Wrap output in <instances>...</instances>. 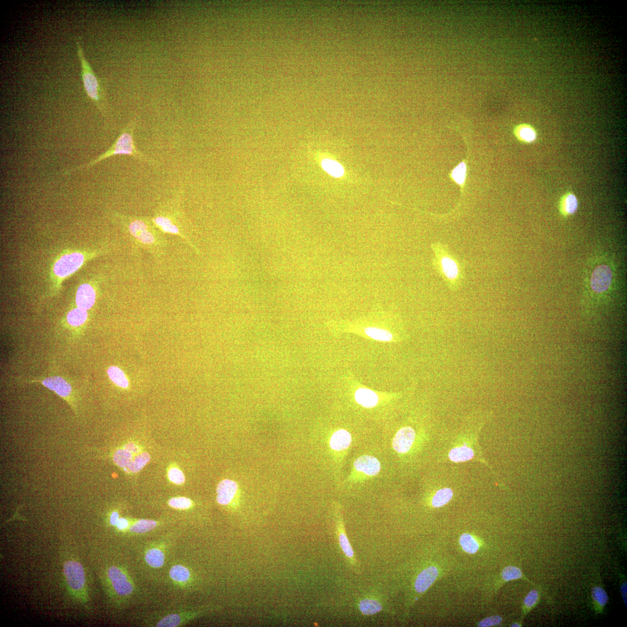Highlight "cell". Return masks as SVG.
<instances>
[{"mask_svg":"<svg viewBox=\"0 0 627 627\" xmlns=\"http://www.w3.org/2000/svg\"><path fill=\"white\" fill-rule=\"evenodd\" d=\"M87 319V312L86 310L77 308L73 309L68 314L67 316V320L68 323L72 326L78 327L82 325L86 322Z\"/></svg>","mask_w":627,"mask_h":627,"instance_id":"cell-30","label":"cell"},{"mask_svg":"<svg viewBox=\"0 0 627 627\" xmlns=\"http://www.w3.org/2000/svg\"><path fill=\"white\" fill-rule=\"evenodd\" d=\"M84 256L80 253L66 254L59 259L55 264L54 271L55 275L60 278H65L76 272L82 266Z\"/></svg>","mask_w":627,"mask_h":627,"instance_id":"cell-5","label":"cell"},{"mask_svg":"<svg viewBox=\"0 0 627 627\" xmlns=\"http://www.w3.org/2000/svg\"><path fill=\"white\" fill-rule=\"evenodd\" d=\"M128 526V523L126 519L121 518L118 521L117 524V528L120 530L126 529Z\"/></svg>","mask_w":627,"mask_h":627,"instance_id":"cell-41","label":"cell"},{"mask_svg":"<svg viewBox=\"0 0 627 627\" xmlns=\"http://www.w3.org/2000/svg\"><path fill=\"white\" fill-rule=\"evenodd\" d=\"M365 333L368 337L378 341L390 342L393 338L390 332L378 327H367L365 329Z\"/></svg>","mask_w":627,"mask_h":627,"instance_id":"cell-24","label":"cell"},{"mask_svg":"<svg viewBox=\"0 0 627 627\" xmlns=\"http://www.w3.org/2000/svg\"><path fill=\"white\" fill-rule=\"evenodd\" d=\"M150 460L148 453L142 451L137 445L128 444L123 449L117 450L114 455V460L117 465L132 473L141 471Z\"/></svg>","mask_w":627,"mask_h":627,"instance_id":"cell-4","label":"cell"},{"mask_svg":"<svg viewBox=\"0 0 627 627\" xmlns=\"http://www.w3.org/2000/svg\"><path fill=\"white\" fill-rule=\"evenodd\" d=\"M145 560L147 564L154 568L161 567L165 563V556L160 549H152L147 552Z\"/></svg>","mask_w":627,"mask_h":627,"instance_id":"cell-27","label":"cell"},{"mask_svg":"<svg viewBox=\"0 0 627 627\" xmlns=\"http://www.w3.org/2000/svg\"><path fill=\"white\" fill-rule=\"evenodd\" d=\"M467 162L466 161L461 162L456 167L452 169L450 173L449 177L453 182L460 186L462 189V193L466 182L467 178Z\"/></svg>","mask_w":627,"mask_h":627,"instance_id":"cell-20","label":"cell"},{"mask_svg":"<svg viewBox=\"0 0 627 627\" xmlns=\"http://www.w3.org/2000/svg\"><path fill=\"white\" fill-rule=\"evenodd\" d=\"M352 440L351 434L349 431L344 429L338 430L331 437L330 447L335 451H342L349 447Z\"/></svg>","mask_w":627,"mask_h":627,"instance_id":"cell-18","label":"cell"},{"mask_svg":"<svg viewBox=\"0 0 627 627\" xmlns=\"http://www.w3.org/2000/svg\"><path fill=\"white\" fill-rule=\"evenodd\" d=\"M322 167L325 172L334 178H341L345 174V170L342 165L331 159H324L322 162Z\"/></svg>","mask_w":627,"mask_h":627,"instance_id":"cell-22","label":"cell"},{"mask_svg":"<svg viewBox=\"0 0 627 627\" xmlns=\"http://www.w3.org/2000/svg\"><path fill=\"white\" fill-rule=\"evenodd\" d=\"M128 230L131 234L144 244H152L155 238L147 221L132 219L129 221Z\"/></svg>","mask_w":627,"mask_h":627,"instance_id":"cell-8","label":"cell"},{"mask_svg":"<svg viewBox=\"0 0 627 627\" xmlns=\"http://www.w3.org/2000/svg\"><path fill=\"white\" fill-rule=\"evenodd\" d=\"M613 272L606 264L599 265L593 271L590 285L593 292L602 293L606 292L611 286Z\"/></svg>","mask_w":627,"mask_h":627,"instance_id":"cell-6","label":"cell"},{"mask_svg":"<svg viewBox=\"0 0 627 627\" xmlns=\"http://www.w3.org/2000/svg\"><path fill=\"white\" fill-rule=\"evenodd\" d=\"M356 471L365 475L374 477L381 471V463L374 456L363 455L357 459L354 463Z\"/></svg>","mask_w":627,"mask_h":627,"instance_id":"cell-11","label":"cell"},{"mask_svg":"<svg viewBox=\"0 0 627 627\" xmlns=\"http://www.w3.org/2000/svg\"><path fill=\"white\" fill-rule=\"evenodd\" d=\"M503 621V618L499 615H493L483 619L479 623L478 626L481 627L493 626L499 625Z\"/></svg>","mask_w":627,"mask_h":627,"instance_id":"cell-40","label":"cell"},{"mask_svg":"<svg viewBox=\"0 0 627 627\" xmlns=\"http://www.w3.org/2000/svg\"><path fill=\"white\" fill-rule=\"evenodd\" d=\"M453 497V492L451 489L444 488L439 490L434 496L431 504L434 508H440L449 503Z\"/></svg>","mask_w":627,"mask_h":627,"instance_id":"cell-25","label":"cell"},{"mask_svg":"<svg viewBox=\"0 0 627 627\" xmlns=\"http://www.w3.org/2000/svg\"><path fill=\"white\" fill-rule=\"evenodd\" d=\"M339 540L341 547L345 553V555L352 560H355V554H354L353 549L349 543L345 532L340 533L339 536Z\"/></svg>","mask_w":627,"mask_h":627,"instance_id":"cell-34","label":"cell"},{"mask_svg":"<svg viewBox=\"0 0 627 627\" xmlns=\"http://www.w3.org/2000/svg\"><path fill=\"white\" fill-rule=\"evenodd\" d=\"M513 133L520 142L531 144L536 142L538 133L533 125L527 123L516 125L513 130Z\"/></svg>","mask_w":627,"mask_h":627,"instance_id":"cell-14","label":"cell"},{"mask_svg":"<svg viewBox=\"0 0 627 627\" xmlns=\"http://www.w3.org/2000/svg\"><path fill=\"white\" fill-rule=\"evenodd\" d=\"M95 300V292L93 287L83 284L77 290L76 301L78 308L87 310L93 307Z\"/></svg>","mask_w":627,"mask_h":627,"instance_id":"cell-13","label":"cell"},{"mask_svg":"<svg viewBox=\"0 0 627 627\" xmlns=\"http://www.w3.org/2000/svg\"><path fill=\"white\" fill-rule=\"evenodd\" d=\"M431 249L434 254L432 265L434 270L451 292H458L466 281L465 261L461 260L451 252L447 245L440 242L433 243Z\"/></svg>","mask_w":627,"mask_h":627,"instance_id":"cell-1","label":"cell"},{"mask_svg":"<svg viewBox=\"0 0 627 627\" xmlns=\"http://www.w3.org/2000/svg\"><path fill=\"white\" fill-rule=\"evenodd\" d=\"M502 577L505 581H509L523 577L522 571L518 567L508 566L505 567L502 573Z\"/></svg>","mask_w":627,"mask_h":627,"instance_id":"cell-33","label":"cell"},{"mask_svg":"<svg viewBox=\"0 0 627 627\" xmlns=\"http://www.w3.org/2000/svg\"><path fill=\"white\" fill-rule=\"evenodd\" d=\"M474 452L472 448L463 446V447L453 448L449 453V458L453 462H463L469 460L474 458Z\"/></svg>","mask_w":627,"mask_h":627,"instance_id":"cell-21","label":"cell"},{"mask_svg":"<svg viewBox=\"0 0 627 627\" xmlns=\"http://www.w3.org/2000/svg\"><path fill=\"white\" fill-rule=\"evenodd\" d=\"M157 526L156 522L150 520H140L135 523L130 528L131 532L136 533H145L152 530Z\"/></svg>","mask_w":627,"mask_h":627,"instance_id":"cell-31","label":"cell"},{"mask_svg":"<svg viewBox=\"0 0 627 627\" xmlns=\"http://www.w3.org/2000/svg\"><path fill=\"white\" fill-rule=\"evenodd\" d=\"M152 222L156 226L166 233L172 234H179L180 232V228L178 226H176L172 221H170L167 217L161 215H157L152 219Z\"/></svg>","mask_w":627,"mask_h":627,"instance_id":"cell-23","label":"cell"},{"mask_svg":"<svg viewBox=\"0 0 627 627\" xmlns=\"http://www.w3.org/2000/svg\"><path fill=\"white\" fill-rule=\"evenodd\" d=\"M77 57L79 58L81 65V75H82L83 83L85 91L94 105L97 107L102 116L106 119H109V109L108 101L106 99V90L104 85L96 75L93 68L86 57H85L83 46L79 41L76 42Z\"/></svg>","mask_w":627,"mask_h":627,"instance_id":"cell-3","label":"cell"},{"mask_svg":"<svg viewBox=\"0 0 627 627\" xmlns=\"http://www.w3.org/2000/svg\"><path fill=\"white\" fill-rule=\"evenodd\" d=\"M438 571L436 567L426 568L420 573L415 581V587L418 593L425 592L432 584L438 576Z\"/></svg>","mask_w":627,"mask_h":627,"instance_id":"cell-15","label":"cell"},{"mask_svg":"<svg viewBox=\"0 0 627 627\" xmlns=\"http://www.w3.org/2000/svg\"><path fill=\"white\" fill-rule=\"evenodd\" d=\"M168 477L175 484L180 485L185 482L186 478L182 471L177 467H172L168 472Z\"/></svg>","mask_w":627,"mask_h":627,"instance_id":"cell-37","label":"cell"},{"mask_svg":"<svg viewBox=\"0 0 627 627\" xmlns=\"http://www.w3.org/2000/svg\"><path fill=\"white\" fill-rule=\"evenodd\" d=\"M137 121V118L136 117H134L133 119L130 120V122L127 124L126 126L121 132L120 134L118 136L115 142L104 153L86 164L80 166L78 167L65 170L64 175H69L73 173L87 170L94 167V166L103 160L115 155L131 156L136 159V160L144 162L145 163L152 165L153 167H160L161 164L157 161L145 155L141 151L139 150L137 147L135 145L134 132Z\"/></svg>","mask_w":627,"mask_h":627,"instance_id":"cell-2","label":"cell"},{"mask_svg":"<svg viewBox=\"0 0 627 627\" xmlns=\"http://www.w3.org/2000/svg\"><path fill=\"white\" fill-rule=\"evenodd\" d=\"M108 374L111 381L118 386L126 388L128 386V382L124 372L120 368L116 367H110L108 370Z\"/></svg>","mask_w":627,"mask_h":627,"instance_id":"cell-29","label":"cell"},{"mask_svg":"<svg viewBox=\"0 0 627 627\" xmlns=\"http://www.w3.org/2000/svg\"><path fill=\"white\" fill-rule=\"evenodd\" d=\"M108 575L117 594L126 596L131 594L133 591V586L128 580L126 575L119 568L115 566L110 567L108 571Z\"/></svg>","mask_w":627,"mask_h":627,"instance_id":"cell-9","label":"cell"},{"mask_svg":"<svg viewBox=\"0 0 627 627\" xmlns=\"http://www.w3.org/2000/svg\"><path fill=\"white\" fill-rule=\"evenodd\" d=\"M359 608L361 613L367 615H373L382 609L381 604L377 600L369 599L361 600Z\"/></svg>","mask_w":627,"mask_h":627,"instance_id":"cell-26","label":"cell"},{"mask_svg":"<svg viewBox=\"0 0 627 627\" xmlns=\"http://www.w3.org/2000/svg\"><path fill=\"white\" fill-rule=\"evenodd\" d=\"M511 626H520V625H519V624H518V623H515V624H513Z\"/></svg>","mask_w":627,"mask_h":627,"instance_id":"cell-44","label":"cell"},{"mask_svg":"<svg viewBox=\"0 0 627 627\" xmlns=\"http://www.w3.org/2000/svg\"><path fill=\"white\" fill-rule=\"evenodd\" d=\"M459 543L463 551L468 554H474L478 551L479 545L475 538L467 533L461 535Z\"/></svg>","mask_w":627,"mask_h":627,"instance_id":"cell-28","label":"cell"},{"mask_svg":"<svg viewBox=\"0 0 627 627\" xmlns=\"http://www.w3.org/2000/svg\"><path fill=\"white\" fill-rule=\"evenodd\" d=\"M626 589H627L626 583V582H624V583H623L621 586V595L622 596L623 600H624V602L626 606Z\"/></svg>","mask_w":627,"mask_h":627,"instance_id":"cell-43","label":"cell"},{"mask_svg":"<svg viewBox=\"0 0 627 627\" xmlns=\"http://www.w3.org/2000/svg\"><path fill=\"white\" fill-rule=\"evenodd\" d=\"M170 575L173 580L182 582L188 581L190 577L189 570L181 565L173 566L170 571Z\"/></svg>","mask_w":627,"mask_h":627,"instance_id":"cell-32","label":"cell"},{"mask_svg":"<svg viewBox=\"0 0 627 627\" xmlns=\"http://www.w3.org/2000/svg\"><path fill=\"white\" fill-rule=\"evenodd\" d=\"M180 617L178 615L172 614L165 617L157 624V626H176L180 624Z\"/></svg>","mask_w":627,"mask_h":627,"instance_id":"cell-38","label":"cell"},{"mask_svg":"<svg viewBox=\"0 0 627 627\" xmlns=\"http://www.w3.org/2000/svg\"><path fill=\"white\" fill-rule=\"evenodd\" d=\"M41 382L44 386L54 391L62 397H67L71 393V385L65 379L58 376L44 379Z\"/></svg>","mask_w":627,"mask_h":627,"instance_id":"cell-16","label":"cell"},{"mask_svg":"<svg viewBox=\"0 0 627 627\" xmlns=\"http://www.w3.org/2000/svg\"><path fill=\"white\" fill-rule=\"evenodd\" d=\"M578 208V199L573 192H567L560 199L559 208L563 216L566 217L574 215Z\"/></svg>","mask_w":627,"mask_h":627,"instance_id":"cell-17","label":"cell"},{"mask_svg":"<svg viewBox=\"0 0 627 627\" xmlns=\"http://www.w3.org/2000/svg\"><path fill=\"white\" fill-rule=\"evenodd\" d=\"M64 574L70 588L75 591H80L83 589L86 577L83 567L80 563L68 561L64 564Z\"/></svg>","mask_w":627,"mask_h":627,"instance_id":"cell-7","label":"cell"},{"mask_svg":"<svg viewBox=\"0 0 627 627\" xmlns=\"http://www.w3.org/2000/svg\"><path fill=\"white\" fill-rule=\"evenodd\" d=\"M170 506L173 508L186 510L191 507L192 502L190 499L186 497L174 498L169 501Z\"/></svg>","mask_w":627,"mask_h":627,"instance_id":"cell-36","label":"cell"},{"mask_svg":"<svg viewBox=\"0 0 627 627\" xmlns=\"http://www.w3.org/2000/svg\"><path fill=\"white\" fill-rule=\"evenodd\" d=\"M538 596H539V595H538V592L537 590H532V591H531L528 593V595H527L526 598L524 600V606H525L527 609L532 608L535 604L537 603L538 600Z\"/></svg>","mask_w":627,"mask_h":627,"instance_id":"cell-39","label":"cell"},{"mask_svg":"<svg viewBox=\"0 0 627 627\" xmlns=\"http://www.w3.org/2000/svg\"><path fill=\"white\" fill-rule=\"evenodd\" d=\"M238 490V485L231 480H224L219 483L217 489V500L223 505L231 503Z\"/></svg>","mask_w":627,"mask_h":627,"instance_id":"cell-12","label":"cell"},{"mask_svg":"<svg viewBox=\"0 0 627 627\" xmlns=\"http://www.w3.org/2000/svg\"><path fill=\"white\" fill-rule=\"evenodd\" d=\"M593 599L601 606H605L608 601V596L604 590L600 586H595L592 590Z\"/></svg>","mask_w":627,"mask_h":627,"instance_id":"cell-35","label":"cell"},{"mask_svg":"<svg viewBox=\"0 0 627 627\" xmlns=\"http://www.w3.org/2000/svg\"><path fill=\"white\" fill-rule=\"evenodd\" d=\"M415 438V431L411 427H404L397 431L393 440V447L398 453L410 450Z\"/></svg>","mask_w":627,"mask_h":627,"instance_id":"cell-10","label":"cell"},{"mask_svg":"<svg viewBox=\"0 0 627 627\" xmlns=\"http://www.w3.org/2000/svg\"><path fill=\"white\" fill-rule=\"evenodd\" d=\"M355 399L365 408L374 407L378 403L379 397L374 391L366 388L358 389L355 393Z\"/></svg>","mask_w":627,"mask_h":627,"instance_id":"cell-19","label":"cell"},{"mask_svg":"<svg viewBox=\"0 0 627 627\" xmlns=\"http://www.w3.org/2000/svg\"><path fill=\"white\" fill-rule=\"evenodd\" d=\"M119 514L117 512H114L110 516V522L113 526L117 525L118 521H119Z\"/></svg>","mask_w":627,"mask_h":627,"instance_id":"cell-42","label":"cell"}]
</instances>
